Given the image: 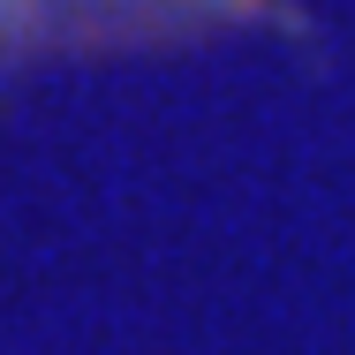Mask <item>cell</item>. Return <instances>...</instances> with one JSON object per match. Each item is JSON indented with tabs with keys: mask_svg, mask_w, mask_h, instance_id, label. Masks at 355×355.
Listing matches in <instances>:
<instances>
[{
	"mask_svg": "<svg viewBox=\"0 0 355 355\" xmlns=\"http://www.w3.org/2000/svg\"><path fill=\"white\" fill-rule=\"evenodd\" d=\"M174 8H205V0H0V31H8V23H106V15H174Z\"/></svg>",
	"mask_w": 355,
	"mask_h": 355,
	"instance_id": "cell-1",
	"label": "cell"
}]
</instances>
